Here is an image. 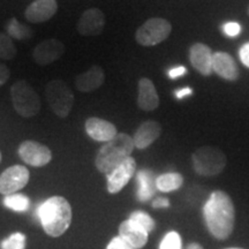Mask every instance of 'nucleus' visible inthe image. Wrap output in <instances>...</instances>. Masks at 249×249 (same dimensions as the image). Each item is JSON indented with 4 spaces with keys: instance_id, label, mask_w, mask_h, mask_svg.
<instances>
[{
    "instance_id": "nucleus-38",
    "label": "nucleus",
    "mask_w": 249,
    "mask_h": 249,
    "mask_svg": "<svg viewBox=\"0 0 249 249\" xmlns=\"http://www.w3.org/2000/svg\"><path fill=\"white\" fill-rule=\"evenodd\" d=\"M0 161H1V152H0Z\"/></svg>"
},
{
    "instance_id": "nucleus-8",
    "label": "nucleus",
    "mask_w": 249,
    "mask_h": 249,
    "mask_svg": "<svg viewBox=\"0 0 249 249\" xmlns=\"http://www.w3.org/2000/svg\"><path fill=\"white\" fill-rule=\"evenodd\" d=\"M29 181V171L22 165H14L0 174V194L11 195L24 188Z\"/></svg>"
},
{
    "instance_id": "nucleus-30",
    "label": "nucleus",
    "mask_w": 249,
    "mask_h": 249,
    "mask_svg": "<svg viewBox=\"0 0 249 249\" xmlns=\"http://www.w3.org/2000/svg\"><path fill=\"white\" fill-rule=\"evenodd\" d=\"M107 249H135V248L132 247L128 242H126L123 238H121V236L118 235L112 239L110 244L107 245Z\"/></svg>"
},
{
    "instance_id": "nucleus-3",
    "label": "nucleus",
    "mask_w": 249,
    "mask_h": 249,
    "mask_svg": "<svg viewBox=\"0 0 249 249\" xmlns=\"http://www.w3.org/2000/svg\"><path fill=\"white\" fill-rule=\"evenodd\" d=\"M135 148L133 138L126 133H118L111 141L105 142L97 152L95 165L101 173L108 174L130 157Z\"/></svg>"
},
{
    "instance_id": "nucleus-22",
    "label": "nucleus",
    "mask_w": 249,
    "mask_h": 249,
    "mask_svg": "<svg viewBox=\"0 0 249 249\" xmlns=\"http://www.w3.org/2000/svg\"><path fill=\"white\" fill-rule=\"evenodd\" d=\"M183 183L182 176L178 172L163 173L156 178V187L160 192L170 193L178 191Z\"/></svg>"
},
{
    "instance_id": "nucleus-19",
    "label": "nucleus",
    "mask_w": 249,
    "mask_h": 249,
    "mask_svg": "<svg viewBox=\"0 0 249 249\" xmlns=\"http://www.w3.org/2000/svg\"><path fill=\"white\" fill-rule=\"evenodd\" d=\"M105 81V74L102 67L92 66L75 79V87L81 92H91L101 88Z\"/></svg>"
},
{
    "instance_id": "nucleus-25",
    "label": "nucleus",
    "mask_w": 249,
    "mask_h": 249,
    "mask_svg": "<svg viewBox=\"0 0 249 249\" xmlns=\"http://www.w3.org/2000/svg\"><path fill=\"white\" fill-rule=\"evenodd\" d=\"M129 220H132L134 224L142 227L143 230H145L148 233L152 232L156 227V223L150 214H148L144 211H134V213H130V216L128 218Z\"/></svg>"
},
{
    "instance_id": "nucleus-9",
    "label": "nucleus",
    "mask_w": 249,
    "mask_h": 249,
    "mask_svg": "<svg viewBox=\"0 0 249 249\" xmlns=\"http://www.w3.org/2000/svg\"><path fill=\"white\" fill-rule=\"evenodd\" d=\"M18 156L24 163L35 167L45 166L52 160V152L46 145L31 140L21 143Z\"/></svg>"
},
{
    "instance_id": "nucleus-2",
    "label": "nucleus",
    "mask_w": 249,
    "mask_h": 249,
    "mask_svg": "<svg viewBox=\"0 0 249 249\" xmlns=\"http://www.w3.org/2000/svg\"><path fill=\"white\" fill-rule=\"evenodd\" d=\"M37 214L45 233L51 236L62 235L71 223V204L62 196H53L43 202Z\"/></svg>"
},
{
    "instance_id": "nucleus-11",
    "label": "nucleus",
    "mask_w": 249,
    "mask_h": 249,
    "mask_svg": "<svg viewBox=\"0 0 249 249\" xmlns=\"http://www.w3.org/2000/svg\"><path fill=\"white\" fill-rule=\"evenodd\" d=\"M65 49H66L65 44L59 39L51 38L43 40L34 49L33 58L39 66H48L64 55Z\"/></svg>"
},
{
    "instance_id": "nucleus-37",
    "label": "nucleus",
    "mask_w": 249,
    "mask_h": 249,
    "mask_svg": "<svg viewBox=\"0 0 249 249\" xmlns=\"http://www.w3.org/2000/svg\"><path fill=\"white\" fill-rule=\"evenodd\" d=\"M226 249H242V248H226Z\"/></svg>"
},
{
    "instance_id": "nucleus-23",
    "label": "nucleus",
    "mask_w": 249,
    "mask_h": 249,
    "mask_svg": "<svg viewBox=\"0 0 249 249\" xmlns=\"http://www.w3.org/2000/svg\"><path fill=\"white\" fill-rule=\"evenodd\" d=\"M6 31L11 38L15 39H28L33 36V31L28 26L20 23L17 18H11L6 24Z\"/></svg>"
},
{
    "instance_id": "nucleus-21",
    "label": "nucleus",
    "mask_w": 249,
    "mask_h": 249,
    "mask_svg": "<svg viewBox=\"0 0 249 249\" xmlns=\"http://www.w3.org/2000/svg\"><path fill=\"white\" fill-rule=\"evenodd\" d=\"M136 181L139 183L138 197L141 202H145L154 196L156 187V179L152 176L151 171L142 170L136 176Z\"/></svg>"
},
{
    "instance_id": "nucleus-12",
    "label": "nucleus",
    "mask_w": 249,
    "mask_h": 249,
    "mask_svg": "<svg viewBox=\"0 0 249 249\" xmlns=\"http://www.w3.org/2000/svg\"><path fill=\"white\" fill-rule=\"evenodd\" d=\"M105 27V15L101 9L90 8L81 15L77 22V31L82 36L101 35Z\"/></svg>"
},
{
    "instance_id": "nucleus-15",
    "label": "nucleus",
    "mask_w": 249,
    "mask_h": 249,
    "mask_svg": "<svg viewBox=\"0 0 249 249\" xmlns=\"http://www.w3.org/2000/svg\"><path fill=\"white\" fill-rule=\"evenodd\" d=\"M86 132L92 140L98 142H108L118 134V130L113 124L101 119L97 117H91L86 121Z\"/></svg>"
},
{
    "instance_id": "nucleus-4",
    "label": "nucleus",
    "mask_w": 249,
    "mask_h": 249,
    "mask_svg": "<svg viewBox=\"0 0 249 249\" xmlns=\"http://www.w3.org/2000/svg\"><path fill=\"white\" fill-rule=\"evenodd\" d=\"M192 161L193 169L198 176L214 177L225 169L227 158L220 149L204 145L192 155Z\"/></svg>"
},
{
    "instance_id": "nucleus-17",
    "label": "nucleus",
    "mask_w": 249,
    "mask_h": 249,
    "mask_svg": "<svg viewBox=\"0 0 249 249\" xmlns=\"http://www.w3.org/2000/svg\"><path fill=\"white\" fill-rule=\"evenodd\" d=\"M138 107L142 111L151 112L160 107V97L154 82L148 77H142L139 81Z\"/></svg>"
},
{
    "instance_id": "nucleus-10",
    "label": "nucleus",
    "mask_w": 249,
    "mask_h": 249,
    "mask_svg": "<svg viewBox=\"0 0 249 249\" xmlns=\"http://www.w3.org/2000/svg\"><path fill=\"white\" fill-rule=\"evenodd\" d=\"M136 172V161L133 157H128L123 161L119 166L107 174V192L110 194H117L124 186L128 183L130 179Z\"/></svg>"
},
{
    "instance_id": "nucleus-1",
    "label": "nucleus",
    "mask_w": 249,
    "mask_h": 249,
    "mask_svg": "<svg viewBox=\"0 0 249 249\" xmlns=\"http://www.w3.org/2000/svg\"><path fill=\"white\" fill-rule=\"evenodd\" d=\"M208 231L217 240H226L235 225V208L231 196L224 191H214L203 207Z\"/></svg>"
},
{
    "instance_id": "nucleus-27",
    "label": "nucleus",
    "mask_w": 249,
    "mask_h": 249,
    "mask_svg": "<svg viewBox=\"0 0 249 249\" xmlns=\"http://www.w3.org/2000/svg\"><path fill=\"white\" fill-rule=\"evenodd\" d=\"M26 235L23 233H14L1 241V249H26Z\"/></svg>"
},
{
    "instance_id": "nucleus-24",
    "label": "nucleus",
    "mask_w": 249,
    "mask_h": 249,
    "mask_svg": "<svg viewBox=\"0 0 249 249\" xmlns=\"http://www.w3.org/2000/svg\"><path fill=\"white\" fill-rule=\"evenodd\" d=\"M4 204L8 209L17 211V213H23L29 209L30 201L26 195L11 194L4 198Z\"/></svg>"
},
{
    "instance_id": "nucleus-20",
    "label": "nucleus",
    "mask_w": 249,
    "mask_h": 249,
    "mask_svg": "<svg viewBox=\"0 0 249 249\" xmlns=\"http://www.w3.org/2000/svg\"><path fill=\"white\" fill-rule=\"evenodd\" d=\"M119 236L135 249H141L147 245L149 233L134 224L132 220H124L119 226Z\"/></svg>"
},
{
    "instance_id": "nucleus-5",
    "label": "nucleus",
    "mask_w": 249,
    "mask_h": 249,
    "mask_svg": "<svg viewBox=\"0 0 249 249\" xmlns=\"http://www.w3.org/2000/svg\"><path fill=\"white\" fill-rule=\"evenodd\" d=\"M11 97L14 110L23 118H31L40 111V98L29 83L24 80L17 81L11 88Z\"/></svg>"
},
{
    "instance_id": "nucleus-33",
    "label": "nucleus",
    "mask_w": 249,
    "mask_h": 249,
    "mask_svg": "<svg viewBox=\"0 0 249 249\" xmlns=\"http://www.w3.org/2000/svg\"><path fill=\"white\" fill-rule=\"evenodd\" d=\"M11 75V71H9L8 67L4 64H0V87L4 86Z\"/></svg>"
},
{
    "instance_id": "nucleus-31",
    "label": "nucleus",
    "mask_w": 249,
    "mask_h": 249,
    "mask_svg": "<svg viewBox=\"0 0 249 249\" xmlns=\"http://www.w3.org/2000/svg\"><path fill=\"white\" fill-rule=\"evenodd\" d=\"M239 58L246 67L249 68V42L246 43L239 50Z\"/></svg>"
},
{
    "instance_id": "nucleus-32",
    "label": "nucleus",
    "mask_w": 249,
    "mask_h": 249,
    "mask_svg": "<svg viewBox=\"0 0 249 249\" xmlns=\"http://www.w3.org/2000/svg\"><path fill=\"white\" fill-rule=\"evenodd\" d=\"M185 74H187V68L185 66L174 67V68H171L169 71V77L172 80L178 79V77L185 75Z\"/></svg>"
},
{
    "instance_id": "nucleus-18",
    "label": "nucleus",
    "mask_w": 249,
    "mask_h": 249,
    "mask_svg": "<svg viewBox=\"0 0 249 249\" xmlns=\"http://www.w3.org/2000/svg\"><path fill=\"white\" fill-rule=\"evenodd\" d=\"M213 71L224 80L235 81L239 77V70L234 59L226 52H214L213 55Z\"/></svg>"
},
{
    "instance_id": "nucleus-26",
    "label": "nucleus",
    "mask_w": 249,
    "mask_h": 249,
    "mask_svg": "<svg viewBox=\"0 0 249 249\" xmlns=\"http://www.w3.org/2000/svg\"><path fill=\"white\" fill-rule=\"evenodd\" d=\"M17 55V48L13 40L6 33H0V59L11 60Z\"/></svg>"
},
{
    "instance_id": "nucleus-7",
    "label": "nucleus",
    "mask_w": 249,
    "mask_h": 249,
    "mask_svg": "<svg viewBox=\"0 0 249 249\" xmlns=\"http://www.w3.org/2000/svg\"><path fill=\"white\" fill-rule=\"evenodd\" d=\"M172 26L169 21L160 18H152L136 30L135 39L142 46H155L164 42L170 36Z\"/></svg>"
},
{
    "instance_id": "nucleus-16",
    "label": "nucleus",
    "mask_w": 249,
    "mask_h": 249,
    "mask_svg": "<svg viewBox=\"0 0 249 249\" xmlns=\"http://www.w3.org/2000/svg\"><path fill=\"white\" fill-rule=\"evenodd\" d=\"M161 126L160 123L154 120H148L140 124L133 136V142L135 148L143 150L154 143L160 136Z\"/></svg>"
},
{
    "instance_id": "nucleus-29",
    "label": "nucleus",
    "mask_w": 249,
    "mask_h": 249,
    "mask_svg": "<svg viewBox=\"0 0 249 249\" xmlns=\"http://www.w3.org/2000/svg\"><path fill=\"white\" fill-rule=\"evenodd\" d=\"M241 26L238 22H227L223 26V31L227 37H236L240 35Z\"/></svg>"
},
{
    "instance_id": "nucleus-34",
    "label": "nucleus",
    "mask_w": 249,
    "mask_h": 249,
    "mask_svg": "<svg viewBox=\"0 0 249 249\" xmlns=\"http://www.w3.org/2000/svg\"><path fill=\"white\" fill-rule=\"evenodd\" d=\"M152 208L155 209H160V208H169L170 201L165 197H157L156 200L152 201Z\"/></svg>"
},
{
    "instance_id": "nucleus-6",
    "label": "nucleus",
    "mask_w": 249,
    "mask_h": 249,
    "mask_svg": "<svg viewBox=\"0 0 249 249\" xmlns=\"http://www.w3.org/2000/svg\"><path fill=\"white\" fill-rule=\"evenodd\" d=\"M46 101L55 116L66 118L74 105V93L62 80L50 81L45 89Z\"/></svg>"
},
{
    "instance_id": "nucleus-13",
    "label": "nucleus",
    "mask_w": 249,
    "mask_h": 249,
    "mask_svg": "<svg viewBox=\"0 0 249 249\" xmlns=\"http://www.w3.org/2000/svg\"><path fill=\"white\" fill-rule=\"evenodd\" d=\"M57 11V0H35L27 7L24 17L31 23H43L53 18Z\"/></svg>"
},
{
    "instance_id": "nucleus-35",
    "label": "nucleus",
    "mask_w": 249,
    "mask_h": 249,
    "mask_svg": "<svg viewBox=\"0 0 249 249\" xmlns=\"http://www.w3.org/2000/svg\"><path fill=\"white\" fill-rule=\"evenodd\" d=\"M174 95H176V97L178 99L186 98L187 96L193 95V89L189 88V87H186V88H181V89L177 90V91L174 92Z\"/></svg>"
},
{
    "instance_id": "nucleus-14",
    "label": "nucleus",
    "mask_w": 249,
    "mask_h": 249,
    "mask_svg": "<svg viewBox=\"0 0 249 249\" xmlns=\"http://www.w3.org/2000/svg\"><path fill=\"white\" fill-rule=\"evenodd\" d=\"M213 51L203 43H195L189 50V60L192 66L204 76L213 73Z\"/></svg>"
},
{
    "instance_id": "nucleus-28",
    "label": "nucleus",
    "mask_w": 249,
    "mask_h": 249,
    "mask_svg": "<svg viewBox=\"0 0 249 249\" xmlns=\"http://www.w3.org/2000/svg\"><path fill=\"white\" fill-rule=\"evenodd\" d=\"M160 249H182L181 236L176 231L169 232L161 239Z\"/></svg>"
},
{
    "instance_id": "nucleus-36",
    "label": "nucleus",
    "mask_w": 249,
    "mask_h": 249,
    "mask_svg": "<svg viewBox=\"0 0 249 249\" xmlns=\"http://www.w3.org/2000/svg\"><path fill=\"white\" fill-rule=\"evenodd\" d=\"M186 249H204L203 247L200 244H197V242H192V244L187 245Z\"/></svg>"
}]
</instances>
